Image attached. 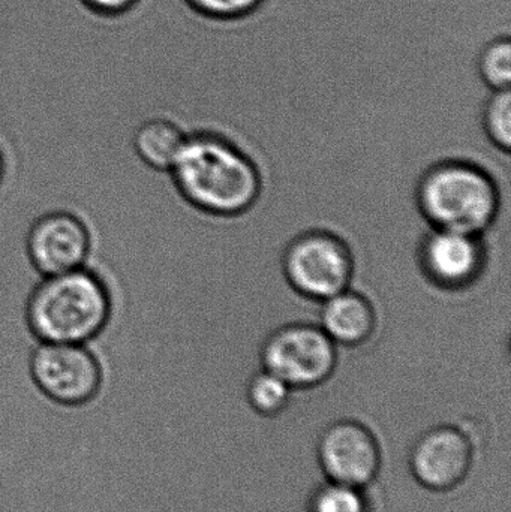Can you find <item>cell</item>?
Returning <instances> with one entry per match:
<instances>
[{
  "mask_svg": "<svg viewBox=\"0 0 511 512\" xmlns=\"http://www.w3.org/2000/svg\"><path fill=\"white\" fill-rule=\"evenodd\" d=\"M170 171L177 191L192 207L221 218L248 212L263 186L251 156L216 132L188 135Z\"/></svg>",
  "mask_w": 511,
  "mask_h": 512,
  "instance_id": "cell-1",
  "label": "cell"
},
{
  "mask_svg": "<svg viewBox=\"0 0 511 512\" xmlns=\"http://www.w3.org/2000/svg\"><path fill=\"white\" fill-rule=\"evenodd\" d=\"M107 286L86 268L44 276L30 292L26 321L36 339L78 343L95 339L110 319Z\"/></svg>",
  "mask_w": 511,
  "mask_h": 512,
  "instance_id": "cell-2",
  "label": "cell"
},
{
  "mask_svg": "<svg viewBox=\"0 0 511 512\" xmlns=\"http://www.w3.org/2000/svg\"><path fill=\"white\" fill-rule=\"evenodd\" d=\"M416 201L431 228L482 236L497 221L501 192L494 177L480 165L444 159L422 174Z\"/></svg>",
  "mask_w": 511,
  "mask_h": 512,
  "instance_id": "cell-3",
  "label": "cell"
},
{
  "mask_svg": "<svg viewBox=\"0 0 511 512\" xmlns=\"http://www.w3.org/2000/svg\"><path fill=\"white\" fill-rule=\"evenodd\" d=\"M282 271L294 291L311 300L324 301L350 288L354 256L338 234L306 231L285 248Z\"/></svg>",
  "mask_w": 511,
  "mask_h": 512,
  "instance_id": "cell-4",
  "label": "cell"
},
{
  "mask_svg": "<svg viewBox=\"0 0 511 512\" xmlns=\"http://www.w3.org/2000/svg\"><path fill=\"white\" fill-rule=\"evenodd\" d=\"M263 369L281 378L293 390L324 384L335 373L338 351L320 325H282L261 346Z\"/></svg>",
  "mask_w": 511,
  "mask_h": 512,
  "instance_id": "cell-5",
  "label": "cell"
},
{
  "mask_svg": "<svg viewBox=\"0 0 511 512\" xmlns=\"http://www.w3.org/2000/svg\"><path fill=\"white\" fill-rule=\"evenodd\" d=\"M29 369L38 390L60 406L86 405L101 390V366L78 343L41 342L30 355Z\"/></svg>",
  "mask_w": 511,
  "mask_h": 512,
  "instance_id": "cell-6",
  "label": "cell"
},
{
  "mask_svg": "<svg viewBox=\"0 0 511 512\" xmlns=\"http://www.w3.org/2000/svg\"><path fill=\"white\" fill-rule=\"evenodd\" d=\"M420 270L431 285L443 291H464L482 276L486 246L482 236L431 228L419 246Z\"/></svg>",
  "mask_w": 511,
  "mask_h": 512,
  "instance_id": "cell-7",
  "label": "cell"
},
{
  "mask_svg": "<svg viewBox=\"0 0 511 512\" xmlns=\"http://www.w3.org/2000/svg\"><path fill=\"white\" fill-rule=\"evenodd\" d=\"M318 463L327 480L363 487L377 478L381 451L374 433L356 420L330 424L317 447Z\"/></svg>",
  "mask_w": 511,
  "mask_h": 512,
  "instance_id": "cell-8",
  "label": "cell"
},
{
  "mask_svg": "<svg viewBox=\"0 0 511 512\" xmlns=\"http://www.w3.org/2000/svg\"><path fill=\"white\" fill-rule=\"evenodd\" d=\"M471 465L473 445L458 427H432L411 448L410 468L414 478L434 492L455 489L467 478Z\"/></svg>",
  "mask_w": 511,
  "mask_h": 512,
  "instance_id": "cell-9",
  "label": "cell"
},
{
  "mask_svg": "<svg viewBox=\"0 0 511 512\" xmlns=\"http://www.w3.org/2000/svg\"><path fill=\"white\" fill-rule=\"evenodd\" d=\"M26 248L30 262L42 276L77 270L89 256V230L72 213H47L33 222Z\"/></svg>",
  "mask_w": 511,
  "mask_h": 512,
  "instance_id": "cell-10",
  "label": "cell"
},
{
  "mask_svg": "<svg viewBox=\"0 0 511 512\" xmlns=\"http://www.w3.org/2000/svg\"><path fill=\"white\" fill-rule=\"evenodd\" d=\"M320 328L336 346H359L377 328V313L368 297L350 288L321 301Z\"/></svg>",
  "mask_w": 511,
  "mask_h": 512,
  "instance_id": "cell-11",
  "label": "cell"
},
{
  "mask_svg": "<svg viewBox=\"0 0 511 512\" xmlns=\"http://www.w3.org/2000/svg\"><path fill=\"white\" fill-rule=\"evenodd\" d=\"M185 132L167 119H150L141 123L132 138L138 158L158 171H170L185 146Z\"/></svg>",
  "mask_w": 511,
  "mask_h": 512,
  "instance_id": "cell-12",
  "label": "cell"
},
{
  "mask_svg": "<svg viewBox=\"0 0 511 512\" xmlns=\"http://www.w3.org/2000/svg\"><path fill=\"white\" fill-rule=\"evenodd\" d=\"M291 391L281 378L263 369L249 379L246 387L248 403L254 411L264 417H275L287 409L291 400Z\"/></svg>",
  "mask_w": 511,
  "mask_h": 512,
  "instance_id": "cell-13",
  "label": "cell"
},
{
  "mask_svg": "<svg viewBox=\"0 0 511 512\" xmlns=\"http://www.w3.org/2000/svg\"><path fill=\"white\" fill-rule=\"evenodd\" d=\"M308 512H369V504L363 489L327 481L312 493Z\"/></svg>",
  "mask_w": 511,
  "mask_h": 512,
  "instance_id": "cell-14",
  "label": "cell"
},
{
  "mask_svg": "<svg viewBox=\"0 0 511 512\" xmlns=\"http://www.w3.org/2000/svg\"><path fill=\"white\" fill-rule=\"evenodd\" d=\"M483 129L492 144L503 152L511 149V93L510 89L492 90L491 98L483 108Z\"/></svg>",
  "mask_w": 511,
  "mask_h": 512,
  "instance_id": "cell-15",
  "label": "cell"
},
{
  "mask_svg": "<svg viewBox=\"0 0 511 512\" xmlns=\"http://www.w3.org/2000/svg\"><path fill=\"white\" fill-rule=\"evenodd\" d=\"M479 72L486 86L492 90L510 89L511 42L509 36H501L489 42L479 57Z\"/></svg>",
  "mask_w": 511,
  "mask_h": 512,
  "instance_id": "cell-16",
  "label": "cell"
},
{
  "mask_svg": "<svg viewBox=\"0 0 511 512\" xmlns=\"http://www.w3.org/2000/svg\"><path fill=\"white\" fill-rule=\"evenodd\" d=\"M194 11L215 20L245 17L258 8L263 0H186Z\"/></svg>",
  "mask_w": 511,
  "mask_h": 512,
  "instance_id": "cell-17",
  "label": "cell"
},
{
  "mask_svg": "<svg viewBox=\"0 0 511 512\" xmlns=\"http://www.w3.org/2000/svg\"><path fill=\"white\" fill-rule=\"evenodd\" d=\"M92 14L104 18L120 17L137 8L141 0H78Z\"/></svg>",
  "mask_w": 511,
  "mask_h": 512,
  "instance_id": "cell-18",
  "label": "cell"
},
{
  "mask_svg": "<svg viewBox=\"0 0 511 512\" xmlns=\"http://www.w3.org/2000/svg\"><path fill=\"white\" fill-rule=\"evenodd\" d=\"M3 168H5V165H3L2 153H0V182L3 179Z\"/></svg>",
  "mask_w": 511,
  "mask_h": 512,
  "instance_id": "cell-19",
  "label": "cell"
}]
</instances>
